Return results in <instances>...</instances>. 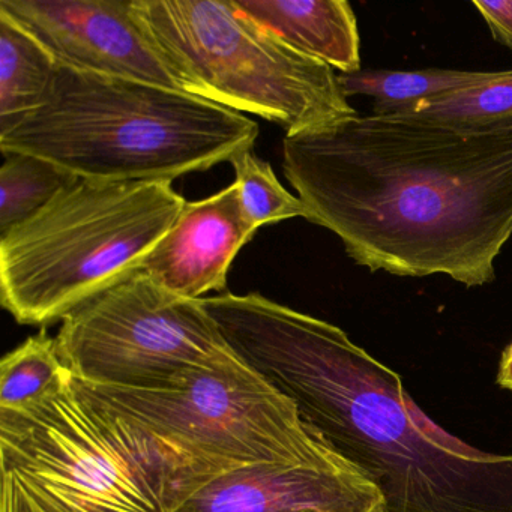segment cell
I'll return each instance as SVG.
<instances>
[{
    "instance_id": "1",
    "label": "cell",
    "mask_w": 512,
    "mask_h": 512,
    "mask_svg": "<svg viewBox=\"0 0 512 512\" xmlns=\"http://www.w3.org/2000/svg\"><path fill=\"white\" fill-rule=\"evenodd\" d=\"M283 172L307 220L371 272L466 287L496 278L512 236V119L350 116L284 137Z\"/></svg>"
},
{
    "instance_id": "2",
    "label": "cell",
    "mask_w": 512,
    "mask_h": 512,
    "mask_svg": "<svg viewBox=\"0 0 512 512\" xmlns=\"http://www.w3.org/2000/svg\"><path fill=\"white\" fill-rule=\"evenodd\" d=\"M200 302L236 355L379 488L386 512H512V454L434 424L343 329L260 293Z\"/></svg>"
},
{
    "instance_id": "3",
    "label": "cell",
    "mask_w": 512,
    "mask_h": 512,
    "mask_svg": "<svg viewBox=\"0 0 512 512\" xmlns=\"http://www.w3.org/2000/svg\"><path fill=\"white\" fill-rule=\"evenodd\" d=\"M0 512H178L226 467L152 430L74 377L0 410Z\"/></svg>"
},
{
    "instance_id": "4",
    "label": "cell",
    "mask_w": 512,
    "mask_h": 512,
    "mask_svg": "<svg viewBox=\"0 0 512 512\" xmlns=\"http://www.w3.org/2000/svg\"><path fill=\"white\" fill-rule=\"evenodd\" d=\"M259 124L205 98L59 65L37 109L0 128V152L98 182L169 181L254 148Z\"/></svg>"
},
{
    "instance_id": "5",
    "label": "cell",
    "mask_w": 512,
    "mask_h": 512,
    "mask_svg": "<svg viewBox=\"0 0 512 512\" xmlns=\"http://www.w3.org/2000/svg\"><path fill=\"white\" fill-rule=\"evenodd\" d=\"M185 205L169 181L77 179L0 235L2 307L20 325L64 320L136 274Z\"/></svg>"
},
{
    "instance_id": "6",
    "label": "cell",
    "mask_w": 512,
    "mask_h": 512,
    "mask_svg": "<svg viewBox=\"0 0 512 512\" xmlns=\"http://www.w3.org/2000/svg\"><path fill=\"white\" fill-rule=\"evenodd\" d=\"M188 94L280 125L286 136L358 115L329 65L302 55L232 0H133Z\"/></svg>"
},
{
    "instance_id": "7",
    "label": "cell",
    "mask_w": 512,
    "mask_h": 512,
    "mask_svg": "<svg viewBox=\"0 0 512 512\" xmlns=\"http://www.w3.org/2000/svg\"><path fill=\"white\" fill-rule=\"evenodd\" d=\"M59 355L89 385L170 389L188 373L244 367L200 299L136 272L62 320Z\"/></svg>"
},
{
    "instance_id": "8",
    "label": "cell",
    "mask_w": 512,
    "mask_h": 512,
    "mask_svg": "<svg viewBox=\"0 0 512 512\" xmlns=\"http://www.w3.org/2000/svg\"><path fill=\"white\" fill-rule=\"evenodd\" d=\"M76 383L227 470L263 463L347 461L301 418L292 400L248 365L193 371L170 389Z\"/></svg>"
},
{
    "instance_id": "9",
    "label": "cell",
    "mask_w": 512,
    "mask_h": 512,
    "mask_svg": "<svg viewBox=\"0 0 512 512\" xmlns=\"http://www.w3.org/2000/svg\"><path fill=\"white\" fill-rule=\"evenodd\" d=\"M0 10L59 65L187 92L134 14L133 0H0Z\"/></svg>"
},
{
    "instance_id": "10",
    "label": "cell",
    "mask_w": 512,
    "mask_h": 512,
    "mask_svg": "<svg viewBox=\"0 0 512 512\" xmlns=\"http://www.w3.org/2000/svg\"><path fill=\"white\" fill-rule=\"evenodd\" d=\"M178 512H386L379 488L352 463H263L209 482Z\"/></svg>"
},
{
    "instance_id": "11",
    "label": "cell",
    "mask_w": 512,
    "mask_h": 512,
    "mask_svg": "<svg viewBox=\"0 0 512 512\" xmlns=\"http://www.w3.org/2000/svg\"><path fill=\"white\" fill-rule=\"evenodd\" d=\"M257 230L235 182L208 199L187 202L137 272L182 298L203 299L226 289L236 254Z\"/></svg>"
},
{
    "instance_id": "12",
    "label": "cell",
    "mask_w": 512,
    "mask_h": 512,
    "mask_svg": "<svg viewBox=\"0 0 512 512\" xmlns=\"http://www.w3.org/2000/svg\"><path fill=\"white\" fill-rule=\"evenodd\" d=\"M245 16L302 55L341 74L361 70L358 20L346 0H232Z\"/></svg>"
},
{
    "instance_id": "13",
    "label": "cell",
    "mask_w": 512,
    "mask_h": 512,
    "mask_svg": "<svg viewBox=\"0 0 512 512\" xmlns=\"http://www.w3.org/2000/svg\"><path fill=\"white\" fill-rule=\"evenodd\" d=\"M503 71L359 70L338 74L347 98H373V115H403L419 104L433 103L457 92L478 88L499 79Z\"/></svg>"
},
{
    "instance_id": "14",
    "label": "cell",
    "mask_w": 512,
    "mask_h": 512,
    "mask_svg": "<svg viewBox=\"0 0 512 512\" xmlns=\"http://www.w3.org/2000/svg\"><path fill=\"white\" fill-rule=\"evenodd\" d=\"M58 68L55 56L0 10V128L43 103Z\"/></svg>"
},
{
    "instance_id": "15",
    "label": "cell",
    "mask_w": 512,
    "mask_h": 512,
    "mask_svg": "<svg viewBox=\"0 0 512 512\" xmlns=\"http://www.w3.org/2000/svg\"><path fill=\"white\" fill-rule=\"evenodd\" d=\"M71 377L56 338L43 329L0 362V410L26 409L61 391Z\"/></svg>"
},
{
    "instance_id": "16",
    "label": "cell",
    "mask_w": 512,
    "mask_h": 512,
    "mask_svg": "<svg viewBox=\"0 0 512 512\" xmlns=\"http://www.w3.org/2000/svg\"><path fill=\"white\" fill-rule=\"evenodd\" d=\"M2 155L0 235L34 217L62 190L80 179L34 155L22 152Z\"/></svg>"
},
{
    "instance_id": "17",
    "label": "cell",
    "mask_w": 512,
    "mask_h": 512,
    "mask_svg": "<svg viewBox=\"0 0 512 512\" xmlns=\"http://www.w3.org/2000/svg\"><path fill=\"white\" fill-rule=\"evenodd\" d=\"M230 164L235 170V182L241 187L242 205L257 229L290 218L307 220L302 200L281 185L271 164L262 160L254 148L239 152Z\"/></svg>"
},
{
    "instance_id": "18",
    "label": "cell",
    "mask_w": 512,
    "mask_h": 512,
    "mask_svg": "<svg viewBox=\"0 0 512 512\" xmlns=\"http://www.w3.org/2000/svg\"><path fill=\"white\" fill-rule=\"evenodd\" d=\"M403 115H418L460 125H490L512 119V70L499 79L457 92L433 103L419 104Z\"/></svg>"
},
{
    "instance_id": "19",
    "label": "cell",
    "mask_w": 512,
    "mask_h": 512,
    "mask_svg": "<svg viewBox=\"0 0 512 512\" xmlns=\"http://www.w3.org/2000/svg\"><path fill=\"white\" fill-rule=\"evenodd\" d=\"M472 5L487 23L494 40L512 50V0H473Z\"/></svg>"
},
{
    "instance_id": "20",
    "label": "cell",
    "mask_w": 512,
    "mask_h": 512,
    "mask_svg": "<svg viewBox=\"0 0 512 512\" xmlns=\"http://www.w3.org/2000/svg\"><path fill=\"white\" fill-rule=\"evenodd\" d=\"M497 385L512 392V341L503 350L502 358H500Z\"/></svg>"
}]
</instances>
